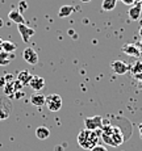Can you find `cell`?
Returning a JSON list of instances; mask_svg holds the SVG:
<instances>
[{"label":"cell","mask_w":142,"mask_h":151,"mask_svg":"<svg viewBox=\"0 0 142 151\" xmlns=\"http://www.w3.org/2000/svg\"><path fill=\"white\" fill-rule=\"evenodd\" d=\"M101 135V130H82L78 134V145L84 150H91L99 143Z\"/></svg>","instance_id":"6da1fadb"},{"label":"cell","mask_w":142,"mask_h":151,"mask_svg":"<svg viewBox=\"0 0 142 151\" xmlns=\"http://www.w3.org/2000/svg\"><path fill=\"white\" fill-rule=\"evenodd\" d=\"M13 109L12 101L7 96H0V121L7 120Z\"/></svg>","instance_id":"7a4b0ae2"},{"label":"cell","mask_w":142,"mask_h":151,"mask_svg":"<svg viewBox=\"0 0 142 151\" xmlns=\"http://www.w3.org/2000/svg\"><path fill=\"white\" fill-rule=\"evenodd\" d=\"M45 105L49 112H58V110L62 108V97L57 93L49 95V96H46Z\"/></svg>","instance_id":"3957f363"},{"label":"cell","mask_w":142,"mask_h":151,"mask_svg":"<svg viewBox=\"0 0 142 151\" xmlns=\"http://www.w3.org/2000/svg\"><path fill=\"white\" fill-rule=\"evenodd\" d=\"M17 30H19L20 36H21L22 41H24L25 43H28L29 40H30L34 34H36V30H34L33 28L28 27L27 24H19V25H17Z\"/></svg>","instance_id":"277c9868"},{"label":"cell","mask_w":142,"mask_h":151,"mask_svg":"<svg viewBox=\"0 0 142 151\" xmlns=\"http://www.w3.org/2000/svg\"><path fill=\"white\" fill-rule=\"evenodd\" d=\"M101 121H103L101 116L87 117V118H84V126L87 130H99L101 127Z\"/></svg>","instance_id":"5b68a950"},{"label":"cell","mask_w":142,"mask_h":151,"mask_svg":"<svg viewBox=\"0 0 142 151\" xmlns=\"http://www.w3.org/2000/svg\"><path fill=\"white\" fill-rule=\"evenodd\" d=\"M22 58H24L25 62L29 63V65H32V66L38 63V54H37V51L32 47L24 49V51H22Z\"/></svg>","instance_id":"8992f818"},{"label":"cell","mask_w":142,"mask_h":151,"mask_svg":"<svg viewBox=\"0 0 142 151\" xmlns=\"http://www.w3.org/2000/svg\"><path fill=\"white\" fill-rule=\"evenodd\" d=\"M111 68L115 74L117 75H125L126 72L129 71L130 65H128L126 62H123V60H113L111 63Z\"/></svg>","instance_id":"52a82bcc"},{"label":"cell","mask_w":142,"mask_h":151,"mask_svg":"<svg viewBox=\"0 0 142 151\" xmlns=\"http://www.w3.org/2000/svg\"><path fill=\"white\" fill-rule=\"evenodd\" d=\"M123 53H125L126 55H129V57H134V58H138L141 55V51L140 49H138L137 45H134V43H126V45L123 46Z\"/></svg>","instance_id":"ba28073f"},{"label":"cell","mask_w":142,"mask_h":151,"mask_svg":"<svg viewBox=\"0 0 142 151\" xmlns=\"http://www.w3.org/2000/svg\"><path fill=\"white\" fill-rule=\"evenodd\" d=\"M29 87H30L32 89H34V91H42L43 87H45V79H43L42 76H38V75H33V78H32L30 83H29Z\"/></svg>","instance_id":"9c48e42d"},{"label":"cell","mask_w":142,"mask_h":151,"mask_svg":"<svg viewBox=\"0 0 142 151\" xmlns=\"http://www.w3.org/2000/svg\"><path fill=\"white\" fill-rule=\"evenodd\" d=\"M8 17H9L11 21L16 22L17 25H19V24H27V22H25L24 16H22V13L20 12V11L17 9V8H13V9L9 13H8Z\"/></svg>","instance_id":"30bf717a"},{"label":"cell","mask_w":142,"mask_h":151,"mask_svg":"<svg viewBox=\"0 0 142 151\" xmlns=\"http://www.w3.org/2000/svg\"><path fill=\"white\" fill-rule=\"evenodd\" d=\"M141 12H142V5L138 4V3H134V4L129 8L128 14L132 20L137 21V20H140V17H141Z\"/></svg>","instance_id":"8fae6325"},{"label":"cell","mask_w":142,"mask_h":151,"mask_svg":"<svg viewBox=\"0 0 142 151\" xmlns=\"http://www.w3.org/2000/svg\"><path fill=\"white\" fill-rule=\"evenodd\" d=\"M32 78H33V75H32L30 72L27 71V70H22V71H20L19 74H17L16 79L19 80V82L21 83L24 87H27V86H29V83H30Z\"/></svg>","instance_id":"7c38bea8"},{"label":"cell","mask_w":142,"mask_h":151,"mask_svg":"<svg viewBox=\"0 0 142 151\" xmlns=\"http://www.w3.org/2000/svg\"><path fill=\"white\" fill-rule=\"evenodd\" d=\"M45 101H46V96H43L40 92H36V93H33L30 96V104L34 106H38V108L45 105Z\"/></svg>","instance_id":"4fadbf2b"},{"label":"cell","mask_w":142,"mask_h":151,"mask_svg":"<svg viewBox=\"0 0 142 151\" xmlns=\"http://www.w3.org/2000/svg\"><path fill=\"white\" fill-rule=\"evenodd\" d=\"M75 11H76V9H75L74 5H62V7L59 8L58 16H59L61 19H65V17H68L70 14H72Z\"/></svg>","instance_id":"5bb4252c"},{"label":"cell","mask_w":142,"mask_h":151,"mask_svg":"<svg viewBox=\"0 0 142 151\" xmlns=\"http://www.w3.org/2000/svg\"><path fill=\"white\" fill-rule=\"evenodd\" d=\"M14 59V54L5 53V51H0V66H8Z\"/></svg>","instance_id":"9a60e30c"},{"label":"cell","mask_w":142,"mask_h":151,"mask_svg":"<svg viewBox=\"0 0 142 151\" xmlns=\"http://www.w3.org/2000/svg\"><path fill=\"white\" fill-rule=\"evenodd\" d=\"M36 137L38 139H41V141L48 139L49 137H50V130H49L46 126H38L36 129Z\"/></svg>","instance_id":"2e32d148"},{"label":"cell","mask_w":142,"mask_h":151,"mask_svg":"<svg viewBox=\"0 0 142 151\" xmlns=\"http://www.w3.org/2000/svg\"><path fill=\"white\" fill-rule=\"evenodd\" d=\"M0 49H1V51H5V53L12 54V53L16 51L17 46H16V43H13L12 41H3V43L0 45Z\"/></svg>","instance_id":"e0dca14e"},{"label":"cell","mask_w":142,"mask_h":151,"mask_svg":"<svg viewBox=\"0 0 142 151\" xmlns=\"http://www.w3.org/2000/svg\"><path fill=\"white\" fill-rule=\"evenodd\" d=\"M116 4H117V0H103V3H101V9L105 11V12L113 11L116 8Z\"/></svg>","instance_id":"ac0fdd59"},{"label":"cell","mask_w":142,"mask_h":151,"mask_svg":"<svg viewBox=\"0 0 142 151\" xmlns=\"http://www.w3.org/2000/svg\"><path fill=\"white\" fill-rule=\"evenodd\" d=\"M129 71L133 74V76H136V75H138V74H142V62L141 60H137L134 65H130Z\"/></svg>","instance_id":"d6986e66"},{"label":"cell","mask_w":142,"mask_h":151,"mask_svg":"<svg viewBox=\"0 0 142 151\" xmlns=\"http://www.w3.org/2000/svg\"><path fill=\"white\" fill-rule=\"evenodd\" d=\"M89 151H108V150H107V147L103 146V145H96L94 149H91Z\"/></svg>","instance_id":"ffe728a7"},{"label":"cell","mask_w":142,"mask_h":151,"mask_svg":"<svg viewBox=\"0 0 142 151\" xmlns=\"http://www.w3.org/2000/svg\"><path fill=\"white\" fill-rule=\"evenodd\" d=\"M4 79H5V82L7 83H9V82H13V75L12 74H7V75H4Z\"/></svg>","instance_id":"44dd1931"},{"label":"cell","mask_w":142,"mask_h":151,"mask_svg":"<svg viewBox=\"0 0 142 151\" xmlns=\"http://www.w3.org/2000/svg\"><path fill=\"white\" fill-rule=\"evenodd\" d=\"M20 8H19V11H20V12H22V11H24L25 9V8H27V3H25V1H20Z\"/></svg>","instance_id":"7402d4cb"},{"label":"cell","mask_w":142,"mask_h":151,"mask_svg":"<svg viewBox=\"0 0 142 151\" xmlns=\"http://www.w3.org/2000/svg\"><path fill=\"white\" fill-rule=\"evenodd\" d=\"M125 5H133L134 4V0H121Z\"/></svg>","instance_id":"603a6c76"},{"label":"cell","mask_w":142,"mask_h":151,"mask_svg":"<svg viewBox=\"0 0 142 151\" xmlns=\"http://www.w3.org/2000/svg\"><path fill=\"white\" fill-rule=\"evenodd\" d=\"M5 84H7V82H5L4 76H1V78H0V87H1V88H4Z\"/></svg>","instance_id":"cb8c5ba5"},{"label":"cell","mask_w":142,"mask_h":151,"mask_svg":"<svg viewBox=\"0 0 142 151\" xmlns=\"http://www.w3.org/2000/svg\"><path fill=\"white\" fill-rule=\"evenodd\" d=\"M24 95H25L24 92H16V93H14L12 97H17V99H19V97H22V96H24Z\"/></svg>","instance_id":"d4e9b609"},{"label":"cell","mask_w":142,"mask_h":151,"mask_svg":"<svg viewBox=\"0 0 142 151\" xmlns=\"http://www.w3.org/2000/svg\"><path fill=\"white\" fill-rule=\"evenodd\" d=\"M138 132H140V137H141V139H142V122L138 124Z\"/></svg>","instance_id":"484cf974"},{"label":"cell","mask_w":142,"mask_h":151,"mask_svg":"<svg viewBox=\"0 0 142 151\" xmlns=\"http://www.w3.org/2000/svg\"><path fill=\"white\" fill-rule=\"evenodd\" d=\"M138 49H140V51H141V54H142V40H141L140 45H138Z\"/></svg>","instance_id":"4316f807"},{"label":"cell","mask_w":142,"mask_h":151,"mask_svg":"<svg viewBox=\"0 0 142 151\" xmlns=\"http://www.w3.org/2000/svg\"><path fill=\"white\" fill-rule=\"evenodd\" d=\"M138 34H140V37H141V38H142V27L140 28V30H138Z\"/></svg>","instance_id":"83f0119b"},{"label":"cell","mask_w":142,"mask_h":151,"mask_svg":"<svg viewBox=\"0 0 142 151\" xmlns=\"http://www.w3.org/2000/svg\"><path fill=\"white\" fill-rule=\"evenodd\" d=\"M3 25H4V22H3V20L0 19V28H3Z\"/></svg>","instance_id":"f1b7e54d"},{"label":"cell","mask_w":142,"mask_h":151,"mask_svg":"<svg viewBox=\"0 0 142 151\" xmlns=\"http://www.w3.org/2000/svg\"><path fill=\"white\" fill-rule=\"evenodd\" d=\"M134 3H138V4H141L142 0H134Z\"/></svg>","instance_id":"f546056e"},{"label":"cell","mask_w":142,"mask_h":151,"mask_svg":"<svg viewBox=\"0 0 142 151\" xmlns=\"http://www.w3.org/2000/svg\"><path fill=\"white\" fill-rule=\"evenodd\" d=\"M82 3H88V1H91V0H80Z\"/></svg>","instance_id":"4dcf8cb0"},{"label":"cell","mask_w":142,"mask_h":151,"mask_svg":"<svg viewBox=\"0 0 142 151\" xmlns=\"http://www.w3.org/2000/svg\"><path fill=\"white\" fill-rule=\"evenodd\" d=\"M138 88H142V82L138 83Z\"/></svg>","instance_id":"1f68e13d"},{"label":"cell","mask_w":142,"mask_h":151,"mask_svg":"<svg viewBox=\"0 0 142 151\" xmlns=\"http://www.w3.org/2000/svg\"><path fill=\"white\" fill-rule=\"evenodd\" d=\"M1 43H3V40H1V38H0V45H1Z\"/></svg>","instance_id":"d6a6232c"},{"label":"cell","mask_w":142,"mask_h":151,"mask_svg":"<svg viewBox=\"0 0 142 151\" xmlns=\"http://www.w3.org/2000/svg\"><path fill=\"white\" fill-rule=\"evenodd\" d=\"M141 5H142V3H141Z\"/></svg>","instance_id":"836d02e7"}]
</instances>
